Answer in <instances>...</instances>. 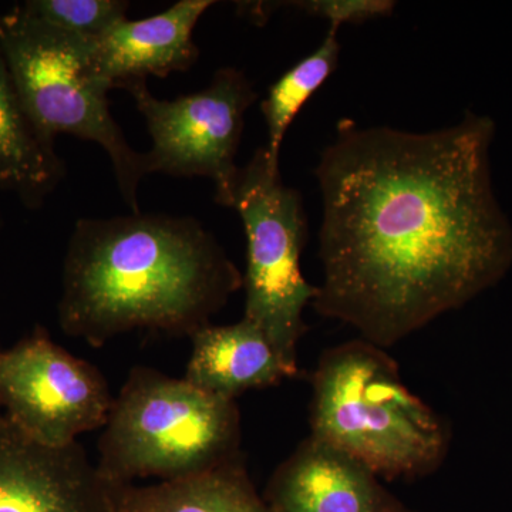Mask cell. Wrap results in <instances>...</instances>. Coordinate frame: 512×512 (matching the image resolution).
I'll list each match as a JSON object with an SVG mask.
<instances>
[{"instance_id": "obj_1", "label": "cell", "mask_w": 512, "mask_h": 512, "mask_svg": "<svg viewBox=\"0 0 512 512\" xmlns=\"http://www.w3.org/2000/svg\"><path fill=\"white\" fill-rule=\"evenodd\" d=\"M494 134L474 113L427 133L340 121L315 170V311L387 349L498 284L512 227L491 180Z\"/></svg>"}, {"instance_id": "obj_2", "label": "cell", "mask_w": 512, "mask_h": 512, "mask_svg": "<svg viewBox=\"0 0 512 512\" xmlns=\"http://www.w3.org/2000/svg\"><path fill=\"white\" fill-rule=\"evenodd\" d=\"M241 288L244 275L195 218H82L67 245L57 313L66 335L93 348L134 329L191 338Z\"/></svg>"}, {"instance_id": "obj_3", "label": "cell", "mask_w": 512, "mask_h": 512, "mask_svg": "<svg viewBox=\"0 0 512 512\" xmlns=\"http://www.w3.org/2000/svg\"><path fill=\"white\" fill-rule=\"evenodd\" d=\"M312 437L377 477L417 478L443 464L450 431L407 389L386 350L356 339L320 357L312 380Z\"/></svg>"}, {"instance_id": "obj_4", "label": "cell", "mask_w": 512, "mask_h": 512, "mask_svg": "<svg viewBox=\"0 0 512 512\" xmlns=\"http://www.w3.org/2000/svg\"><path fill=\"white\" fill-rule=\"evenodd\" d=\"M239 446L237 400L137 366L114 397L96 467L109 484L181 480L237 460Z\"/></svg>"}, {"instance_id": "obj_5", "label": "cell", "mask_w": 512, "mask_h": 512, "mask_svg": "<svg viewBox=\"0 0 512 512\" xmlns=\"http://www.w3.org/2000/svg\"><path fill=\"white\" fill-rule=\"evenodd\" d=\"M90 46V40L35 18L22 5L0 15V49L36 133L50 147L57 136L69 134L103 148L123 201L140 212L144 153L128 144L111 116L110 89L90 70Z\"/></svg>"}, {"instance_id": "obj_6", "label": "cell", "mask_w": 512, "mask_h": 512, "mask_svg": "<svg viewBox=\"0 0 512 512\" xmlns=\"http://www.w3.org/2000/svg\"><path fill=\"white\" fill-rule=\"evenodd\" d=\"M247 237L245 313L279 356L298 367V343L308 326L303 312L318 286L303 278L301 256L309 237L301 192L282 181L279 161L265 146L239 170L234 204Z\"/></svg>"}, {"instance_id": "obj_7", "label": "cell", "mask_w": 512, "mask_h": 512, "mask_svg": "<svg viewBox=\"0 0 512 512\" xmlns=\"http://www.w3.org/2000/svg\"><path fill=\"white\" fill-rule=\"evenodd\" d=\"M124 90L143 114L153 140L144 153L146 174L210 178L215 202L232 208L245 113L258 99L244 72L222 67L204 90L174 100L157 99L146 82Z\"/></svg>"}, {"instance_id": "obj_8", "label": "cell", "mask_w": 512, "mask_h": 512, "mask_svg": "<svg viewBox=\"0 0 512 512\" xmlns=\"http://www.w3.org/2000/svg\"><path fill=\"white\" fill-rule=\"evenodd\" d=\"M113 402L103 373L53 342L42 326L0 349V410L42 446L67 447L103 429Z\"/></svg>"}, {"instance_id": "obj_9", "label": "cell", "mask_w": 512, "mask_h": 512, "mask_svg": "<svg viewBox=\"0 0 512 512\" xmlns=\"http://www.w3.org/2000/svg\"><path fill=\"white\" fill-rule=\"evenodd\" d=\"M0 512H113L82 444L46 447L0 417Z\"/></svg>"}, {"instance_id": "obj_10", "label": "cell", "mask_w": 512, "mask_h": 512, "mask_svg": "<svg viewBox=\"0 0 512 512\" xmlns=\"http://www.w3.org/2000/svg\"><path fill=\"white\" fill-rule=\"evenodd\" d=\"M264 498L272 512H413L373 471L312 436L276 468Z\"/></svg>"}, {"instance_id": "obj_11", "label": "cell", "mask_w": 512, "mask_h": 512, "mask_svg": "<svg viewBox=\"0 0 512 512\" xmlns=\"http://www.w3.org/2000/svg\"><path fill=\"white\" fill-rule=\"evenodd\" d=\"M212 5V0H180L150 18L120 20L92 42L90 70L110 90L187 72L200 57L195 26Z\"/></svg>"}, {"instance_id": "obj_12", "label": "cell", "mask_w": 512, "mask_h": 512, "mask_svg": "<svg viewBox=\"0 0 512 512\" xmlns=\"http://www.w3.org/2000/svg\"><path fill=\"white\" fill-rule=\"evenodd\" d=\"M192 353L185 380L204 392L237 400L248 390L265 389L299 375L279 356L251 320L208 325L191 336Z\"/></svg>"}, {"instance_id": "obj_13", "label": "cell", "mask_w": 512, "mask_h": 512, "mask_svg": "<svg viewBox=\"0 0 512 512\" xmlns=\"http://www.w3.org/2000/svg\"><path fill=\"white\" fill-rule=\"evenodd\" d=\"M113 512H272L242 457L224 466L153 485L109 484Z\"/></svg>"}, {"instance_id": "obj_14", "label": "cell", "mask_w": 512, "mask_h": 512, "mask_svg": "<svg viewBox=\"0 0 512 512\" xmlns=\"http://www.w3.org/2000/svg\"><path fill=\"white\" fill-rule=\"evenodd\" d=\"M66 175L56 147L47 146L23 109L0 49V191L39 208Z\"/></svg>"}, {"instance_id": "obj_15", "label": "cell", "mask_w": 512, "mask_h": 512, "mask_svg": "<svg viewBox=\"0 0 512 512\" xmlns=\"http://www.w3.org/2000/svg\"><path fill=\"white\" fill-rule=\"evenodd\" d=\"M338 32L339 28L329 26L322 45L269 87L268 96L261 103V111L268 127V143L265 147L272 160L279 161L286 131L299 111L338 67Z\"/></svg>"}, {"instance_id": "obj_16", "label": "cell", "mask_w": 512, "mask_h": 512, "mask_svg": "<svg viewBox=\"0 0 512 512\" xmlns=\"http://www.w3.org/2000/svg\"><path fill=\"white\" fill-rule=\"evenodd\" d=\"M22 8L63 32L96 42L127 18L130 3L123 0H28L22 3Z\"/></svg>"}, {"instance_id": "obj_17", "label": "cell", "mask_w": 512, "mask_h": 512, "mask_svg": "<svg viewBox=\"0 0 512 512\" xmlns=\"http://www.w3.org/2000/svg\"><path fill=\"white\" fill-rule=\"evenodd\" d=\"M286 3L312 18L328 20L330 26L339 29L345 23H363L390 16L396 8V2L392 0H303Z\"/></svg>"}]
</instances>
